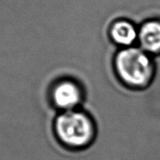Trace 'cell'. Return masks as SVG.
<instances>
[{
	"label": "cell",
	"mask_w": 160,
	"mask_h": 160,
	"mask_svg": "<svg viewBox=\"0 0 160 160\" xmlns=\"http://www.w3.org/2000/svg\"><path fill=\"white\" fill-rule=\"evenodd\" d=\"M116 76L122 83L131 89L147 87L155 74L153 59L139 47H129L117 52L114 60Z\"/></svg>",
	"instance_id": "6da1fadb"
},
{
	"label": "cell",
	"mask_w": 160,
	"mask_h": 160,
	"mask_svg": "<svg viewBox=\"0 0 160 160\" xmlns=\"http://www.w3.org/2000/svg\"><path fill=\"white\" fill-rule=\"evenodd\" d=\"M53 129L59 142L71 149L87 147L96 136L94 121L78 108L61 112L54 120Z\"/></svg>",
	"instance_id": "7a4b0ae2"
},
{
	"label": "cell",
	"mask_w": 160,
	"mask_h": 160,
	"mask_svg": "<svg viewBox=\"0 0 160 160\" xmlns=\"http://www.w3.org/2000/svg\"><path fill=\"white\" fill-rule=\"evenodd\" d=\"M50 98L54 107L61 112L78 109L84 100V91L78 83L71 78L59 80L52 85Z\"/></svg>",
	"instance_id": "3957f363"
},
{
	"label": "cell",
	"mask_w": 160,
	"mask_h": 160,
	"mask_svg": "<svg viewBox=\"0 0 160 160\" xmlns=\"http://www.w3.org/2000/svg\"><path fill=\"white\" fill-rule=\"evenodd\" d=\"M138 42L139 48L150 55L160 54V20L143 22L139 28Z\"/></svg>",
	"instance_id": "277c9868"
},
{
	"label": "cell",
	"mask_w": 160,
	"mask_h": 160,
	"mask_svg": "<svg viewBox=\"0 0 160 160\" xmlns=\"http://www.w3.org/2000/svg\"><path fill=\"white\" fill-rule=\"evenodd\" d=\"M139 28L131 22L124 19L114 22L109 28V36L116 45L123 48L132 47L138 42Z\"/></svg>",
	"instance_id": "5b68a950"
}]
</instances>
